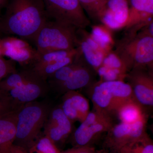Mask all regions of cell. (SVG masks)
<instances>
[{
  "label": "cell",
  "instance_id": "obj_8",
  "mask_svg": "<svg viewBox=\"0 0 153 153\" xmlns=\"http://www.w3.org/2000/svg\"><path fill=\"white\" fill-rule=\"evenodd\" d=\"M0 46L3 57H9L27 68L32 67L40 57L37 49L22 38L11 36L0 38Z\"/></svg>",
  "mask_w": 153,
  "mask_h": 153
},
{
  "label": "cell",
  "instance_id": "obj_34",
  "mask_svg": "<svg viewBox=\"0 0 153 153\" xmlns=\"http://www.w3.org/2000/svg\"><path fill=\"white\" fill-rule=\"evenodd\" d=\"M3 57L2 52L1 49V46H0V57Z\"/></svg>",
  "mask_w": 153,
  "mask_h": 153
},
{
  "label": "cell",
  "instance_id": "obj_33",
  "mask_svg": "<svg viewBox=\"0 0 153 153\" xmlns=\"http://www.w3.org/2000/svg\"><path fill=\"white\" fill-rule=\"evenodd\" d=\"M8 0H0V10L5 5Z\"/></svg>",
  "mask_w": 153,
  "mask_h": 153
},
{
  "label": "cell",
  "instance_id": "obj_30",
  "mask_svg": "<svg viewBox=\"0 0 153 153\" xmlns=\"http://www.w3.org/2000/svg\"><path fill=\"white\" fill-rule=\"evenodd\" d=\"M16 110L7 92L0 89V116Z\"/></svg>",
  "mask_w": 153,
  "mask_h": 153
},
{
  "label": "cell",
  "instance_id": "obj_7",
  "mask_svg": "<svg viewBox=\"0 0 153 153\" xmlns=\"http://www.w3.org/2000/svg\"><path fill=\"white\" fill-rule=\"evenodd\" d=\"M147 117L132 124L120 122L114 125L107 132L105 145L115 153L125 145L140 139L146 132Z\"/></svg>",
  "mask_w": 153,
  "mask_h": 153
},
{
  "label": "cell",
  "instance_id": "obj_13",
  "mask_svg": "<svg viewBox=\"0 0 153 153\" xmlns=\"http://www.w3.org/2000/svg\"><path fill=\"white\" fill-rule=\"evenodd\" d=\"M77 48L83 59L96 71L102 64L107 53L99 46L85 29L76 31Z\"/></svg>",
  "mask_w": 153,
  "mask_h": 153
},
{
  "label": "cell",
  "instance_id": "obj_31",
  "mask_svg": "<svg viewBox=\"0 0 153 153\" xmlns=\"http://www.w3.org/2000/svg\"><path fill=\"white\" fill-rule=\"evenodd\" d=\"M61 153H97L94 148L89 146H75L72 149H69Z\"/></svg>",
  "mask_w": 153,
  "mask_h": 153
},
{
  "label": "cell",
  "instance_id": "obj_11",
  "mask_svg": "<svg viewBox=\"0 0 153 153\" xmlns=\"http://www.w3.org/2000/svg\"><path fill=\"white\" fill-rule=\"evenodd\" d=\"M128 0H108L99 17V22L111 30L125 27L129 17Z\"/></svg>",
  "mask_w": 153,
  "mask_h": 153
},
{
  "label": "cell",
  "instance_id": "obj_4",
  "mask_svg": "<svg viewBox=\"0 0 153 153\" xmlns=\"http://www.w3.org/2000/svg\"><path fill=\"white\" fill-rule=\"evenodd\" d=\"M78 28L53 21L47 20L33 39L39 54L56 50L77 48L76 31Z\"/></svg>",
  "mask_w": 153,
  "mask_h": 153
},
{
  "label": "cell",
  "instance_id": "obj_12",
  "mask_svg": "<svg viewBox=\"0 0 153 153\" xmlns=\"http://www.w3.org/2000/svg\"><path fill=\"white\" fill-rule=\"evenodd\" d=\"M49 92L47 81L41 78L7 92L17 110L27 103L47 95Z\"/></svg>",
  "mask_w": 153,
  "mask_h": 153
},
{
  "label": "cell",
  "instance_id": "obj_25",
  "mask_svg": "<svg viewBox=\"0 0 153 153\" xmlns=\"http://www.w3.org/2000/svg\"><path fill=\"white\" fill-rule=\"evenodd\" d=\"M89 20L99 22L100 16L108 0H78Z\"/></svg>",
  "mask_w": 153,
  "mask_h": 153
},
{
  "label": "cell",
  "instance_id": "obj_10",
  "mask_svg": "<svg viewBox=\"0 0 153 153\" xmlns=\"http://www.w3.org/2000/svg\"><path fill=\"white\" fill-rule=\"evenodd\" d=\"M73 123L63 112L60 105L52 106L43 133L59 149L73 133Z\"/></svg>",
  "mask_w": 153,
  "mask_h": 153
},
{
  "label": "cell",
  "instance_id": "obj_28",
  "mask_svg": "<svg viewBox=\"0 0 153 153\" xmlns=\"http://www.w3.org/2000/svg\"><path fill=\"white\" fill-rule=\"evenodd\" d=\"M101 65L108 68L122 70L128 73L127 70L123 62L113 50L107 53Z\"/></svg>",
  "mask_w": 153,
  "mask_h": 153
},
{
  "label": "cell",
  "instance_id": "obj_19",
  "mask_svg": "<svg viewBox=\"0 0 153 153\" xmlns=\"http://www.w3.org/2000/svg\"><path fill=\"white\" fill-rule=\"evenodd\" d=\"M41 78L32 68H25L12 73L2 80L0 82V89L7 92Z\"/></svg>",
  "mask_w": 153,
  "mask_h": 153
},
{
  "label": "cell",
  "instance_id": "obj_6",
  "mask_svg": "<svg viewBox=\"0 0 153 153\" xmlns=\"http://www.w3.org/2000/svg\"><path fill=\"white\" fill-rule=\"evenodd\" d=\"M114 125L111 115L93 108L71 134L73 143L75 146H88L96 137L107 132Z\"/></svg>",
  "mask_w": 153,
  "mask_h": 153
},
{
  "label": "cell",
  "instance_id": "obj_17",
  "mask_svg": "<svg viewBox=\"0 0 153 153\" xmlns=\"http://www.w3.org/2000/svg\"><path fill=\"white\" fill-rule=\"evenodd\" d=\"M87 88L94 108L111 115L115 114L113 99L104 81L94 82Z\"/></svg>",
  "mask_w": 153,
  "mask_h": 153
},
{
  "label": "cell",
  "instance_id": "obj_20",
  "mask_svg": "<svg viewBox=\"0 0 153 153\" xmlns=\"http://www.w3.org/2000/svg\"><path fill=\"white\" fill-rule=\"evenodd\" d=\"M120 122L132 124L147 117L144 108L135 99L131 100L120 105L116 111Z\"/></svg>",
  "mask_w": 153,
  "mask_h": 153
},
{
  "label": "cell",
  "instance_id": "obj_26",
  "mask_svg": "<svg viewBox=\"0 0 153 153\" xmlns=\"http://www.w3.org/2000/svg\"><path fill=\"white\" fill-rule=\"evenodd\" d=\"M28 153H61L54 143L42 134L29 149Z\"/></svg>",
  "mask_w": 153,
  "mask_h": 153
},
{
  "label": "cell",
  "instance_id": "obj_35",
  "mask_svg": "<svg viewBox=\"0 0 153 153\" xmlns=\"http://www.w3.org/2000/svg\"><path fill=\"white\" fill-rule=\"evenodd\" d=\"M1 32H0V35H1Z\"/></svg>",
  "mask_w": 153,
  "mask_h": 153
},
{
  "label": "cell",
  "instance_id": "obj_23",
  "mask_svg": "<svg viewBox=\"0 0 153 153\" xmlns=\"http://www.w3.org/2000/svg\"><path fill=\"white\" fill-rule=\"evenodd\" d=\"M79 53V51L77 54L71 55L60 60H55L49 63L31 67L36 71L41 78L47 81V79L58 69L72 63L75 60Z\"/></svg>",
  "mask_w": 153,
  "mask_h": 153
},
{
  "label": "cell",
  "instance_id": "obj_15",
  "mask_svg": "<svg viewBox=\"0 0 153 153\" xmlns=\"http://www.w3.org/2000/svg\"><path fill=\"white\" fill-rule=\"evenodd\" d=\"M95 74L96 71L85 61L67 80L52 88L49 91H52L58 95H63L68 91L88 87L94 82Z\"/></svg>",
  "mask_w": 153,
  "mask_h": 153
},
{
  "label": "cell",
  "instance_id": "obj_29",
  "mask_svg": "<svg viewBox=\"0 0 153 153\" xmlns=\"http://www.w3.org/2000/svg\"><path fill=\"white\" fill-rule=\"evenodd\" d=\"M16 62L3 57H0V82L9 75L16 72Z\"/></svg>",
  "mask_w": 153,
  "mask_h": 153
},
{
  "label": "cell",
  "instance_id": "obj_3",
  "mask_svg": "<svg viewBox=\"0 0 153 153\" xmlns=\"http://www.w3.org/2000/svg\"><path fill=\"white\" fill-rule=\"evenodd\" d=\"M52 105L47 101L31 102L18 110L14 144L28 151L43 134Z\"/></svg>",
  "mask_w": 153,
  "mask_h": 153
},
{
  "label": "cell",
  "instance_id": "obj_9",
  "mask_svg": "<svg viewBox=\"0 0 153 153\" xmlns=\"http://www.w3.org/2000/svg\"><path fill=\"white\" fill-rule=\"evenodd\" d=\"M126 80L131 88L134 97L144 107L153 106L152 70L146 68H133L128 72Z\"/></svg>",
  "mask_w": 153,
  "mask_h": 153
},
{
  "label": "cell",
  "instance_id": "obj_22",
  "mask_svg": "<svg viewBox=\"0 0 153 153\" xmlns=\"http://www.w3.org/2000/svg\"><path fill=\"white\" fill-rule=\"evenodd\" d=\"M91 37L106 52L111 51L115 43L111 30L103 25H96L91 27Z\"/></svg>",
  "mask_w": 153,
  "mask_h": 153
},
{
  "label": "cell",
  "instance_id": "obj_21",
  "mask_svg": "<svg viewBox=\"0 0 153 153\" xmlns=\"http://www.w3.org/2000/svg\"><path fill=\"white\" fill-rule=\"evenodd\" d=\"M85 61L79 52V55L72 63L60 68L50 75L47 79L49 90L67 80L74 71Z\"/></svg>",
  "mask_w": 153,
  "mask_h": 153
},
{
  "label": "cell",
  "instance_id": "obj_27",
  "mask_svg": "<svg viewBox=\"0 0 153 153\" xmlns=\"http://www.w3.org/2000/svg\"><path fill=\"white\" fill-rule=\"evenodd\" d=\"M102 81H125L127 73L119 69L108 68L101 65L96 71Z\"/></svg>",
  "mask_w": 153,
  "mask_h": 153
},
{
  "label": "cell",
  "instance_id": "obj_18",
  "mask_svg": "<svg viewBox=\"0 0 153 153\" xmlns=\"http://www.w3.org/2000/svg\"><path fill=\"white\" fill-rule=\"evenodd\" d=\"M18 110L0 116V153H12L16 139Z\"/></svg>",
  "mask_w": 153,
  "mask_h": 153
},
{
  "label": "cell",
  "instance_id": "obj_32",
  "mask_svg": "<svg viewBox=\"0 0 153 153\" xmlns=\"http://www.w3.org/2000/svg\"><path fill=\"white\" fill-rule=\"evenodd\" d=\"M12 153H28L27 151L24 148L13 145L12 148Z\"/></svg>",
  "mask_w": 153,
  "mask_h": 153
},
{
  "label": "cell",
  "instance_id": "obj_1",
  "mask_svg": "<svg viewBox=\"0 0 153 153\" xmlns=\"http://www.w3.org/2000/svg\"><path fill=\"white\" fill-rule=\"evenodd\" d=\"M47 20L43 0H10L0 20V32L33 41Z\"/></svg>",
  "mask_w": 153,
  "mask_h": 153
},
{
  "label": "cell",
  "instance_id": "obj_2",
  "mask_svg": "<svg viewBox=\"0 0 153 153\" xmlns=\"http://www.w3.org/2000/svg\"><path fill=\"white\" fill-rule=\"evenodd\" d=\"M120 40L115 43L116 53L128 72L135 68L153 69V36L141 30H126Z\"/></svg>",
  "mask_w": 153,
  "mask_h": 153
},
{
  "label": "cell",
  "instance_id": "obj_16",
  "mask_svg": "<svg viewBox=\"0 0 153 153\" xmlns=\"http://www.w3.org/2000/svg\"><path fill=\"white\" fill-rule=\"evenodd\" d=\"M129 13L125 27L140 30L153 21V0H128Z\"/></svg>",
  "mask_w": 153,
  "mask_h": 153
},
{
  "label": "cell",
  "instance_id": "obj_24",
  "mask_svg": "<svg viewBox=\"0 0 153 153\" xmlns=\"http://www.w3.org/2000/svg\"><path fill=\"white\" fill-rule=\"evenodd\" d=\"M114 153H153V144L148 134L127 144Z\"/></svg>",
  "mask_w": 153,
  "mask_h": 153
},
{
  "label": "cell",
  "instance_id": "obj_14",
  "mask_svg": "<svg viewBox=\"0 0 153 153\" xmlns=\"http://www.w3.org/2000/svg\"><path fill=\"white\" fill-rule=\"evenodd\" d=\"M62 95L60 105L63 112L73 123H82L90 111L88 100L77 91H68Z\"/></svg>",
  "mask_w": 153,
  "mask_h": 153
},
{
  "label": "cell",
  "instance_id": "obj_5",
  "mask_svg": "<svg viewBox=\"0 0 153 153\" xmlns=\"http://www.w3.org/2000/svg\"><path fill=\"white\" fill-rule=\"evenodd\" d=\"M48 19L77 28L86 29L90 20L78 0H43Z\"/></svg>",
  "mask_w": 153,
  "mask_h": 153
}]
</instances>
